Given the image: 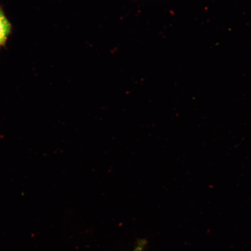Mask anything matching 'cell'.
Listing matches in <instances>:
<instances>
[{
	"label": "cell",
	"mask_w": 251,
	"mask_h": 251,
	"mask_svg": "<svg viewBox=\"0 0 251 251\" xmlns=\"http://www.w3.org/2000/svg\"><path fill=\"white\" fill-rule=\"evenodd\" d=\"M147 244V241L145 239L139 240L138 242L137 246L133 250V251H143L144 248L146 247Z\"/></svg>",
	"instance_id": "cell-2"
},
{
	"label": "cell",
	"mask_w": 251,
	"mask_h": 251,
	"mask_svg": "<svg viewBox=\"0 0 251 251\" xmlns=\"http://www.w3.org/2000/svg\"><path fill=\"white\" fill-rule=\"evenodd\" d=\"M11 25L4 14L0 11V46L5 42L10 33Z\"/></svg>",
	"instance_id": "cell-1"
}]
</instances>
